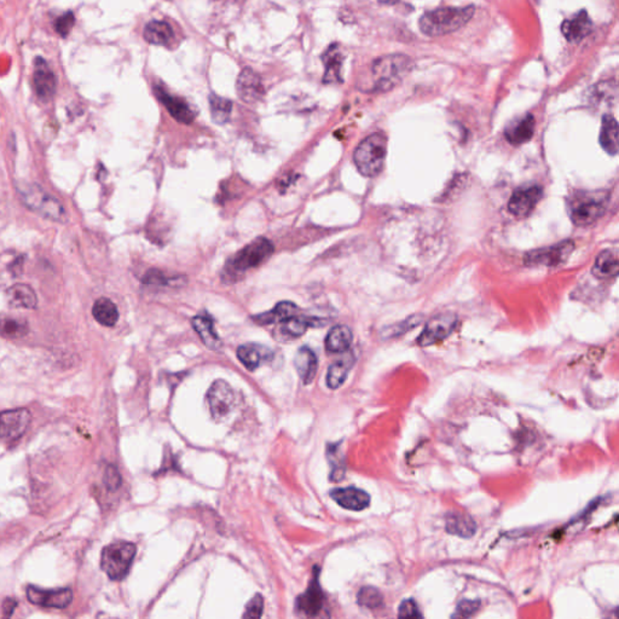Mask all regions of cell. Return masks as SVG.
I'll use <instances>...</instances> for the list:
<instances>
[{
	"label": "cell",
	"mask_w": 619,
	"mask_h": 619,
	"mask_svg": "<svg viewBox=\"0 0 619 619\" xmlns=\"http://www.w3.org/2000/svg\"><path fill=\"white\" fill-rule=\"evenodd\" d=\"M535 125H536L535 116L532 114H526L520 119L513 121L508 128H506V138L513 145L528 143L535 133Z\"/></svg>",
	"instance_id": "cell-21"
},
{
	"label": "cell",
	"mask_w": 619,
	"mask_h": 619,
	"mask_svg": "<svg viewBox=\"0 0 619 619\" xmlns=\"http://www.w3.org/2000/svg\"><path fill=\"white\" fill-rule=\"evenodd\" d=\"M543 189L540 185H529L518 188L508 202L509 212L518 218H524L532 212L533 208L541 201Z\"/></svg>",
	"instance_id": "cell-12"
},
{
	"label": "cell",
	"mask_w": 619,
	"mask_h": 619,
	"mask_svg": "<svg viewBox=\"0 0 619 619\" xmlns=\"http://www.w3.org/2000/svg\"><path fill=\"white\" fill-rule=\"evenodd\" d=\"M379 3H381L384 5H394L397 4L399 0H377Z\"/></svg>",
	"instance_id": "cell-45"
},
{
	"label": "cell",
	"mask_w": 619,
	"mask_h": 619,
	"mask_svg": "<svg viewBox=\"0 0 619 619\" xmlns=\"http://www.w3.org/2000/svg\"><path fill=\"white\" fill-rule=\"evenodd\" d=\"M34 87L38 97L43 102H49L52 99L57 87V80L52 70L50 69L45 60L38 57L34 66Z\"/></svg>",
	"instance_id": "cell-14"
},
{
	"label": "cell",
	"mask_w": 619,
	"mask_h": 619,
	"mask_svg": "<svg viewBox=\"0 0 619 619\" xmlns=\"http://www.w3.org/2000/svg\"><path fill=\"white\" fill-rule=\"evenodd\" d=\"M618 255L615 250H603L595 260L591 274L600 279H615L618 276Z\"/></svg>",
	"instance_id": "cell-23"
},
{
	"label": "cell",
	"mask_w": 619,
	"mask_h": 619,
	"mask_svg": "<svg viewBox=\"0 0 619 619\" xmlns=\"http://www.w3.org/2000/svg\"><path fill=\"white\" fill-rule=\"evenodd\" d=\"M294 365L305 385L313 381L317 373V357L310 347L303 346L298 351Z\"/></svg>",
	"instance_id": "cell-24"
},
{
	"label": "cell",
	"mask_w": 619,
	"mask_h": 619,
	"mask_svg": "<svg viewBox=\"0 0 619 619\" xmlns=\"http://www.w3.org/2000/svg\"><path fill=\"white\" fill-rule=\"evenodd\" d=\"M17 191L20 194L22 202L30 211L55 222H67L68 216L61 202L39 185L30 184V183L20 184L17 186Z\"/></svg>",
	"instance_id": "cell-4"
},
{
	"label": "cell",
	"mask_w": 619,
	"mask_h": 619,
	"mask_svg": "<svg viewBox=\"0 0 619 619\" xmlns=\"http://www.w3.org/2000/svg\"><path fill=\"white\" fill-rule=\"evenodd\" d=\"M357 603H359L362 607L369 608V610H377L380 608L384 603V596L377 588L374 586H364L357 594Z\"/></svg>",
	"instance_id": "cell-37"
},
{
	"label": "cell",
	"mask_w": 619,
	"mask_h": 619,
	"mask_svg": "<svg viewBox=\"0 0 619 619\" xmlns=\"http://www.w3.org/2000/svg\"><path fill=\"white\" fill-rule=\"evenodd\" d=\"M75 23L74 13H66L58 17L56 23H55V29L61 37H67L69 34L70 30L73 28Z\"/></svg>",
	"instance_id": "cell-39"
},
{
	"label": "cell",
	"mask_w": 619,
	"mask_h": 619,
	"mask_svg": "<svg viewBox=\"0 0 619 619\" xmlns=\"http://www.w3.org/2000/svg\"><path fill=\"white\" fill-rule=\"evenodd\" d=\"M574 248V241H562L558 245L531 250L525 257V264L529 267H555L565 263Z\"/></svg>",
	"instance_id": "cell-8"
},
{
	"label": "cell",
	"mask_w": 619,
	"mask_h": 619,
	"mask_svg": "<svg viewBox=\"0 0 619 619\" xmlns=\"http://www.w3.org/2000/svg\"><path fill=\"white\" fill-rule=\"evenodd\" d=\"M264 600L262 595H255L253 599L250 600L248 605L246 606V612L243 617L245 618H259L263 615Z\"/></svg>",
	"instance_id": "cell-40"
},
{
	"label": "cell",
	"mask_w": 619,
	"mask_h": 619,
	"mask_svg": "<svg viewBox=\"0 0 619 619\" xmlns=\"http://www.w3.org/2000/svg\"><path fill=\"white\" fill-rule=\"evenodd\" d=\"M593 30V22L586 10H581L574 13V16L564 21L562 25V33L570 43H579L588 37Z\"/></svg>",
	"instance_id": "cell-18"
},
{
	"label": "cell",
	"mask_w": 619,
	"mask_h": 619,
	"mask_svg": "<svg viewBox=\"0 0 619 619\" xmlns=\"http://www.w3.org/2000/svg\"><path fill=\"white\" fill-rule=\"evenodd\" d=\"M272 356L274 352L263 345H241L238 349V359L250 370L257 369L265 362L270 361Z\"/></svg>",
	"instance_id": "cell-19"
},
{
	"label": "cell",
	"mask_w": 619,
	"mask_h": 619,
	"mask_svg": "<svg viewBox=\"0 0 619 619\" xmlns=\"http://www.w3.org/2000/svg\"><path fill=\"white\" fill-rule=\"evenodd\" d=\"M330 497L342 508L355 512L368 508L370 505L369 495L364 490L353 486L334 489L330 491Z\"/></svg>",
	"instance_id": "cell-16"
},
{
	"label": "cell",
	"mask_w": 619,
	"mask_h": 619,
	"mask_svg": "<svg viewBox=\"0 0 619 619\" xmlns=\"http://www.w3.org/2000/svg\"><path fill=\"white\" fill-rule=\"evenodd\" d=\"M94 320L104 327H114L119 320V310L111 299L99 298L92 308Z\"/></svg>",
	"instance_id": "cell-34"
},
{
	"label": "cell",
	"mask_w": 619,
	"mask_h": 619,
	"mask_svg": "<svg viewBox=\"0 0 619 619\" xmlns=\"http://www.w3.org/2000/svg\"><path fill=\"white\" fill-rule=\"evenodd\" d=\"M191 323H193L195 332L199 334V337L201 338L202 342L209 350L217 351L222 347V340L214 329L213 320H211L208 316L197 315L191 320Z\"/></svg>",
	"instance_id": "cell-25"
},
{
	"label": "cell",
	"mask_w": 619,
	"mask_h": 619,
	"mask_svg": "<svg viewBox=\"0 0 619 619\" xmlns=\"http://www.w3.org/2000/svg\"><path fill=\"white\" fill-rule=\"evenodd\" d=\"M324 66H325V73L323 75V82L325 84H335V82H342L341 79V66L344 57L341 55L340 50L338 45H332L327 50V52L323 55Z\"/></svg>",
	"instance_id": "cell-31"
},
{
	"label": "cell",
	"mask_w": 619,
	"mask_h": 619,
	"mask_svg": "<svg viewBox=\"0 0 619 619\" xmlns=\"http://www.w3.org/2000/svg\"><path fill=\"white\" fill-rule=\"evenodd\" d=\"M323 600V593H322L320 583H318V572L316 570V572L313 574V579H312L311 584L308 586V591H305L298 599L296 607L305 615H316L322 610Z\"/></svg>",
	"instance_id": "cell-20"
},
{
	"label": "cell",
	"mask_w": 619,
	"mask_h": 619,
	"mask_svg": "<svg viewBox=\"0 0 619 619\" xmlns=\"http://www.w3.org/2000/svg\"><path fill=\"white\" fill-rule=\"evenodd\" d=\"M445 530L459 537L469 538L476 533V524L466 513L451 512L447 515Z\"/></svg>",
	"instance_id": "cell-22"
},
{
	"label": "cell",
	"mask_w": 619,
	"mask_h": 619,
	"mask_svg": "<svg viewBox=\"0 0 619 619\" xmlns=\"http://www.w3.org/2000/svg\"><path fill=\"white\" fill-rule=\"evenodd\" d=\"M479 600H462L456 607V612L452 615L454 618H469L480 608Z\"/></svg>",
	"instance_id": "cell-38"
},
{
	"label": "cell",
	"mask_w": 619,
	"mask_h": 619,
	"mask_svg": "<svg viewBox=\"0 0 619 619\" xmlns=\"http://www.w3.org/2000/svg\"><path fill=\"white\" fill-rule=\"evenodd\" d=\"M387 155V138L381 132L368 135L353 152L357 169L364 177H375L381 172Z\"/></svg>",
	"instance_id": "cell-3"
},
{
	"label": "cell",
	"mask_w": 619,
	"mask_h": 619,
	"mask_svg": "<svg viewBox=\"0 0 619 619\" xmlns=\"http://www.w3.org/2000/svg\"><path fill=\"white\" fill-rule=\"evenodd\" d=\"M296 310H298V306L296 303H291V301H282V303H277L275 308L270 311L264 312L258 316L253 317V320L260 325L277 323V322H283L289 317L294 316Z\"/></svg>",
	"instance_id": "cell-33"
},
{
	"label": "cell",
	"mask_w": 619,
	"mask_h": 619,
	"mask_svg": "<svg viewBox=\"0 0 619 619\" xmlns=\"http://www.w3.org/2000/svg\"><path fill=\"white\" fill-rule=\"evenodd\" d=\"M207 401L212 416L216 420H223L234 408V391L224 380H217L209 389Z\"/></svg>",
	"instance_id": "cell-11"
},
{
	"label": "cell",
	"mask_w": 619,
	"mask_h": 619,
	"mask_svg": "<svg viewBox=\"0 0 619 619\" xmlns=\"http://www.w3.org/2000/svg\"><path fill=\"white\" fill-rule=\"evenodd\" d=\"M155 94L157 99L164 104L166 109L173 118L182 123H191L195 119V111L190 108L184 99L172 96L162 87H155Z\"/></svg>",
	"instance_id": "cell-17"
},
{
	"label": "cell",
	"mask_w": 619,
	"mask_h": 619,
	"mask_svg": "<svg viewBox=\"0 0 619 619\" xmlns=\"http://www.w3.org/2000/svg\"><path fill=\"white\" fill-rule=\"evenodd\" d=\"M274 250L275 247L270 240H267V238H255V241L248 243L242 250L238 252V255L233 259L231 267L240 272L250 270L265 263L272 255Z\"/></svg>",
	"instance_id": "cell-7"
},
{
	"label": "cell",
	"mask_w": 619,
	"mask_h": 619,
	"mask_svg": "<svg viewBox=\"0 0 619 619\" xmlns=\"http://www.w3.org/2000/svg\"><path fill=\"white\" fill-rule=\"evenodd\" d=\"M6 299L10 306L15 308H34L38 303L35 291L27 284H15L9 288Z\"/></svg>",
	"instance_id": "cell-28"
},
{
	"label": "cell",
	"mask_w": 619,
	"mask_h": 619,
	"mask_svg": "<svg viewBox=\"0 0 619 619\" xmlns=\"http://www.w3.org/2000/svg\"><path fill=\"white\" fill-rule=\"evenodd\" d=\"M474 13L476 8L473 5L464 8L435 9L423 13L418 21V27L427 37H443L467 25Z\"/></svg>",
	"instance_id": "cell-2"
},
{
	"label": "cell",
	"mask_w": 619,
	"mask_h": 619,
	"mask_svg": "<svg viewBox=\"0 0 619 619\" xmlns=\"http://www.w3.org/2000/svg\"><path fill=\"white\" fill-rule=\"evenodd\" d=\"M26 595L29 603L48 608H66L73 600V591L69 588L45 591L38 586H29Z\"/></svg>",
	"instance_id": "cell-13"
},
{
	"label": "cell",
	"mask_w": 619,
	"mask_h": 619,
	"mask_svg": "<svg viewBox=\"0 0 619 619\" xmlns=\"http://www.w3.org/2000/svg\"><path fill=\"white\" fill-rule=\"evenodd\" d=\"M137 548L131 542H115L102 552L101 567L111 581H123L131 569Z\"/></svg>",
	"instance_id": "cell-5"
},
{
	"label": "cell",
	"mask_w": 619,
	"mask_h": 619,
	"mask_svg": "<svg viewBox=\"0 0 619 619\" xmlns=\"http://www.w3.org/2000/svg\"><path fill=\"white\" fill-rule=\"evenodd\" d=\"M619 128L617 120L612 115L606 114L603 118V125L600 131V144L605 152L610 155L618 152Z\"/></svg>",
	"instance_id": "cell-27"
},
{
	"label": "cell",
	"mask_w": 619,
	"mask_h": 619,
	"mask_svg": "<svg viewBox=\"0 0 619 619\" xmlns=\"http://www.w3.org/2000/svg\"><path fill=\"white\" fill-rule=\"evenodd\" d=\"M607 199L600 194L579 193L572 197L569 205L570 217L574 225L588 226L603 217L606 211Z\"/></svg>",
	"instance_id": "cell-6"
},
{
	"label": "cell",
	"mask_w": 619,
	"mask_h": 619,
	"mask_svg": "<svg viewBox=\"0 0 619 619\" xmlns=\"http://www.w3.org/2000/svg\"><path fill=\"white\" fill-rule=\"evenodd\" d=\"M144 39L152 45L169 46L174 39V33L169 23L152 21L144 29Z\"/></svg>",
	"instance_id": "cell-29"
},
{
	"label": "cell",
	"mask_w": 619,
	"mask_h": 619,
	"mask_svg": "<svg viewBox=\"0 0 619 619\" xmlns=\"http://www.w3.org/2000/svg\"><path fill=\"white\" fill-rule=\"evenodd\" d=\"M16 601H13V599H8L4 603V613L6 617L9 615H13V608L16 607Z\"/></svg>",
	"instance_id": "cell-44"
},
{
	"label": "cell",
	"mask_w": 619,
	"mask_h": 619,
	"mask_svg": "<svg viewBox=\"0 0 619 619\" xmlns=\"http://www.w3.org/2000/svg\"><path fill=\"white\" fill-rule=\"evenodd\" d=\"M352 332L346 325H335L325 338V349L330 353H344L352 344Z\"/></svg>",
	"instance_id": "cell-30"
},
{
	"label": "cell",
	"mask_w": 619,
	"mask_h": 619,
	"mask_svg": "<svg viewBox=\"0 0 619 619\" xmlns=\"http://www.w3.org/2000/svg\"><path fill=\"white\" fill-rule=\"evenodd\" d=\"M104 484L109 490H116L121 484L119 472L114 466H109L107 468L106 476H104Z\"/></svg>",
	"instance_id": "cell-42"
},
{
	"label": "cell",
	"mask_w": 619,
	"mask_h": 619,
	"mask_svg": "<svg viewBox=\"0 0 619 619\" xmlns=\"http://www.w3.org/2000/svg\"><path fill=\"white\" fill-rule=\"evenodd\" d=\"M413 68L414 61L406 55H386L377 58L370 67L372 82L368 91L381 94L392 90L411 74Z\"/></svg>",
	"instance_id": "cell-1"
},
{
	"label": "cell",
	"mask_w": 619,
	"mask_h": 619,
	"mask_svg": "<svg viewBox=\"0 0 619 619\" xmlns=\"http://www.w3.org/2000/svg\"><path fill=\"white\" fill-rule=\"evenodd\" d=\"M398 617H423V615L418 611V603H415L413 599L404 600L399 610H398Z\"/></svg>",
	"instance_id": "cell-41"
},
{
	"label": "cell",
	"mask_w": 619,
	"mask_h": 619,
	"mask_svg": "<svg viewBox=\"0 0 619 619\" xmlns=\"http://www.w3.org/2000/svg\"><path fill=\"white\" fill-rule=\"evenodd\" d=\"M238 97L246 103H257L263 99L265 90L263 82L255 70L246 68L242 70L236 82Z\"/></svg>",
	"instance_id": "cell-15"
},
{
	"label": "cell",
	"mask_w": 619,
	"mask_h": 619,
	"mask_svg": "<svg viewBox=\"0 0 619 619\" xmlns=\"http://www.w3.org/2000/svg\"><path fill=\"white\" fill-rule=\"evenodd\" d=\"M143 282L148 283V284L162 286V284H167L169 281L161 274L160 271L150 270L147 272V275L144 276Z\"/></svg>",
	"instance_id": "cell-43"
},
{
	"label": "cell",
	"mask_w": 619,
	"mask_h": 619,
	"mask_svg": "<svg viewBox=\"0 0 619 619\" xmlns=\"http://www.w3.org/2000/svg\"><path fill=\"white\" fill-rule=\"evenodd\" d=\"M353 364H355V356L351 352L345 353L340 359L334 362L329 367L328 374H327V385H328L329 389H332V390L339 389L346 380Z\"/></svg>",
	"instance_id": "cell-26"
},
{
	"label": "cell",
	"mask_w": 619,
	"mask_h": 619,
	"mask_svg": "<svg viewBox=\"0 0 619 619\" xmlns=\"http://www.w3.org/2000/svg\"><path fill=\"white\" fill-rule=\"evenodd\" d=\"M281 332L286 337L299 338L305 334L310 327H320L323 325V322L317 318H308V317L294 316L289 317L287 320L281 322Z\"/></svg>",
	"instance_id": "cell-32"
},
{
	"label": "cell",
	"mask_w": 619,
	"mask_h": 619,
	"mask_svg": "<svg viewBox=\"0 0 619 619\" xmlns=\"http://www.w3.org/2000/svg\"><path fill=\"white\" fill-rule=\"evenodd\" d=\"M28 330V322L25 318L0 315V337L20 339L26 337Z\"/></svg>",
	"instance_id": "cell-35"
},
{
	"label": "cell",
	"mask_w": 619,
	"mask_h": 619,
	"mask_svg": "<svg viewBox=\"0 0 619 619\" xmlns=\"http://www.w3.org/2000/svg\"><path fill=\"white\" fill-rule=\"evenodd\" d=\"M457 325V317L454 313H442L428 320L418 339V346H431L447 339Z\"/></svg>",
	"instance_id": "cell-10"
},
{
	"label": "cell",
	"mask_w": 619,
	"mask_h": 619,
	"mask_svg": "<svg viewBox=\"0 0 619 619\" xmlns=\"http://www.w3.org/2000/svg\"><path fill=\"white\" fill-rule=\"evenodd\" d=\"M30 418V413L26 408L0 413V439L6 443L16 442L25 435Z\"/></svg>",
	"instance_id": "cell-9"
},
{
	"label": "cell",
	"mask_w": 619,
	"mask_h": 619,
	"mask_svg": "<svg viewBox=\"0 0 619 619\" xmlns=\"http://www.w3.org/2000/svg\"><path fill=\"white\" fill-rule=\"evenodd\" d=\"M209 106H211V114L214 123L224 125L228 123L233 111V103L229 99H223L217 94L209 96Z\"/></svg>",
	"instance_id": "cell-36"
}]
</instances>
